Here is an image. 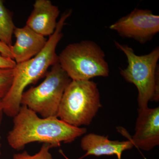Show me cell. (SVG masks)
<instances>
[{
  "mask_svg": "<svg viewBox=\"0 0 159 159\" xmlns=\"http://www.w3.org/2000/svg\"><path fill=\"white\" fill-rule=\"evenodd\" d=\"M14 77L13 69H0V100H2L11 89Z\"/></svg>",
  "mask_w": 159,
  "mask_h": 159,
  "instance_id": "4fadbf2b",
  "label": "cell"
},
{
  "mask_svg": "<svg viewBox=\"0 0 159 159\" xmlns=\"http://www.w3.org/2000/svg\"><path fill=\"white\" fill-rule=\"evenodd\" d=\"M16 42L10 47L12 59L16 64L29 60L44 48L48 40L27 26L14 29Z\"/></svg>",
  "mask_w": 159,
  "mask_h": 159,
  "instance_id": "9c48e42d",
  "label": "cell"
},
{
  "mask_svg": "<svg viewBox=\"0 0 159 159\" xmlns=\"http://www.w3.org/2000/svg\"><path fill=\"white\" fill-rule=\"evenodd\" d=\"M0 139H1V136H0ZM1 148H2V144H1V142H0V156L2 154V152H1Z\"/></svg>",
  "mask_w": 159,
  "mask_h": 159,
  "instance_id": "ac0fdd59",
  "label": "cell"
},
{
  "mask_svg": "<svg viewBox=\"0 0 159 159\" xmlns=\"http://www.w3.org/2000/svg\"><path fill=\"white\" fill-rule=\"evenodd\" d=\"M135 134L130 141L139 149L149 151L159 145V107L138 109Z\"/></svg>",
  "mask_w": 159,
  "mask_h": 159,
  "instance_id": "ba28073f",
  "label": "cell"
},
{
  "mask_svg": "<svg viewBox=\"0 0 159 159\" xmlns=\"http://www.w3.org/2000/svg\"><path fill=\"white\" fill-rule=\"evenodd\" d=\"M101 107L96 83L71 80L64 93L57 118L75 127L88 125Z\"/></svg>",
  "mask_w": 159,
  "mask_h": 159,
  "instance_id": "5b68a950",
  "label": "cell"
},
{
  "mask_svg": "<svg viewBox=\"0 0 159 159\" xmlns=\"http://www.w3.org/2000/svg\"><path fill=\"white\" fill-rule=\"evenodd\" d=\"M0 54L5 57H10L12 59L10 47L5 43L0 41Z\"/></svg>",
  "mask_w": 159,
  "mask_h": 159,
  "instance_id": "2e32d148",
  "label": "cell"
},
{
  "mask_svg": "<svg viewBox=\"0 0 159 159\" xmlns=\"http://www.w3.org/2000/svg\"><path fill=\"white\" fill-rule=\"evenodd\" d=\"M109 28L122 38L144 44L159 32V16L148 9H135L112 24Z\"/></svg>",
  "mask_w": 159,
  "mask_h": 159,
  "instance_id": "52a82bcc",
  "label": "cell"
},
{
  "mask_svg": "<svg viewBox=\"0 0 159 159\" xmlns=\"http://www.w3.org/2000/svg\"><path fill=\"white\" fill-rule=\"evenodd\" d=\"M59 13L58 6L50 0H36L26 25L44 37L51 36L57 27Z\"/></svg>",
  "mask_w": 159,
  "mask_h": 159,
  "instance_id": "8fae6325",
  "label": "cell"
},
{
  "mask_svg": "<svg viewBox=\"0 0 159 159\" xmlns=\"http://www.w3.org/2000/svg\"><path fill=\"white\" fill-rule=\"evenodd\" d=\"M53 148L50 144H43L39 151L33 155L29 154L26 151L21 153L15 154L13 159H53L50 149Z\"/></svg>",
  "mask_w": 159,
  "mask_h": 159,
  "instance_id": "5bb4252c",
  "label": "cell"
},
{
  "mask_svg": "<svg viewBox=\"0 0 159 159\" xmlns=\"http://www.w3.org/2000/svg\"><path fill=\"white\" fill-rule=\"evenodd\" d=\"M45 77L39 85L23 93L21 105L25 106L42 118L57 117L64 93L72 80L58 62Z\"/></svg>",
  "mask_w": 159,
  "mask_h": 159,
  "instance_id": "8992f818",
  "label": "cell"
},
{
  "mask_svg": "<svg viewBox=\"0 0 159 159\" xmlns=\"http://www.w3.org/2000/svg\"><path fill=\"white\" fill-rule=\"evenodd\" d=\"M16 27L11 12L0 0V41L9 47L12 46V34Z\"/></svg>",
  "mask_w": 159,
  "mask_h": 159,
  "instance_id": "7c38bea8",
  "label": "cell"
},
{
  "mask_svg": "<svg viewBox=\"0 0 159 159\" xmlns=\"http://www.w3.org/2000/svg\"><path fill=\"white\" fill-rule=\"evenodd\" d=\"M16 65L14 60L0 54V69H13Z\"/></svg>",
  "mask_w": 159,
  "mask_h": 159,
  "instance_id": "9a60e30c",
  "label": "cell"
},
{
  "mask_svg": "<svg viewBox=\"0 0 159 159\" xmlns=\"http://www.w3.org/2000/svg\"><path fill=\"white\" fill-rule=\"evenodd\" d=\"M115 45L127 57L128 66L120 69V74L127 82L138 89L139 109L148 107L149 101L159 100V48L157 47L147 54L138 55L127 45L115 41Z\"/></svg>",
  "mask_w": 159,
  "mask_h": 159,
  "instance_id": "3957f363",
  "label": "cell"
},
{
  "mask_svg": "<svg viewBox=\"0 0 159 159\" xmlns=\"http://www.w3.org/2000/svg\"><path fill=\"white\" fill-rule=\"evenodd\" d=\"M87 129L72 126L57 117L40 118L25 106L21 105L13 117V125L7 139L10 147L22 150L28 144L38 142L58 147L70 143L86 133Z\"/></svg>",
  "mask_w": 159,
  "mask_h": 159,
  "instance_id": "6da1fadb",
  "label": "cell"
},
{
  "mask_svg": "<svg viewBox=\"0 0 159 159\" xmlns=\"http://www.w3.org/2000/svg\"><path fill=\"white\" fill-rule=\"evenodd\" d=\"M58 59L60 66L72 80H89L109 75L105 53L93 41L68 45L58 55Z\"/></svg>",
  "mask_w": 159,
  "mask_h": 159,
  "instance_id": "277c9868",
  "label": "cell"
},
{
  "mask_svg": "<svg viewBox=\"0 0 159 159\" xmlns=\"http://www.w3.org/2000/svg\"><path fill=\"white\" fill-rule=\"evenodd\" d=\"M72 13V10H69L61 15L54 33L50 36L42 51L29 60L16 66L11 89L2 100L4 114L7 116L13 118L19 111L21 97L26 88L45 76L49 68L58 62L56 48L63 37L66 21Z\"/></svg>",
  "mask_w": 159,
  "mask_h": 159,
  "instance_id": "7a4b0ae2",
  "label": "cell"
},
{
  "mask_svg": "<svg viewBox=\"0 0 159 159\" xmlns=\"http://www.w3.org/2000/svg\"><path fill=\"white\" fill-rule=\"evenodd\" d=\"M134 145L130 139L128 141H112L108 137L91 133L83 137L80 146L86 153L78 159H82L88 156L116 155L118 159H121L122 153L125 150L133 148ZM66 159H69L61 151Z\"/></svg>",
  "mask_w": 159,
  "mask_h": 159,
  "instance_id": "30bf717a",
  "label": "cell"
},
{
  "mask_svg": "<svg viewBox=\"0 0 159 159\" xmlns=\"http://www.w3.org/2000/svg\"><path fill=\"white\" fill-rule=\"evenodd\" d=\"M3 112V107L2 100H0V127L2 124V120Z\"/></svg>",
  "mask_w": 159,
  "mask_h": 159,
  "instance_id": "e0dca14e",
  "label": "cell"
}]
</instances>
